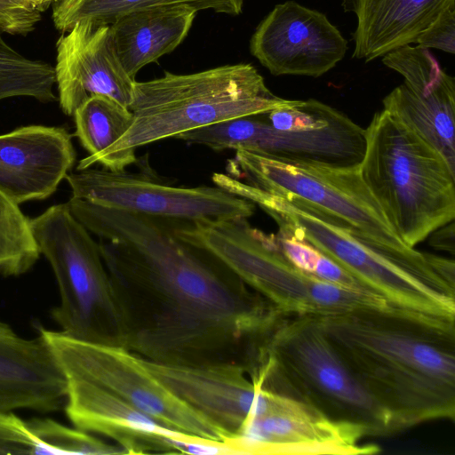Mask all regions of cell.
I'll list each match as a JSON object with an SVG mask.
<instances>
[{
    "mask_svg": "<svg viewBox=\"0 0 455 455\" xmlns=\"http://www.w3.org/2000/svg\"><path fill=\"white\" fill-rule=\"evenodd\" d=\"M68 204L99 237L125 348L159 363L254 371L281 313L273 304L213 253L178 235L176 220L74 197Z\"/></svg>",
    "mask_w": 455,
    "mask_h": 455,
    "instance_id": "1",
    "label": "cell"
},
{
    "mask_svg": "<svg viewBox=\"0 0 455 455\" xmlns=\"http://www.w3.org/2000/svg\"><path fill=\"white\" fill-rule=\"evenodd\" d=\"M400 431L455 415V321L391 305L316 315Z\"/></svg>",
    "mask_w": 455,
    "mask_h": 455,
    "instance_id": "2",
    "label": "cell"
},
{
    "mask_svg": "<svg viewBox=\"0 0 455 455\" xmlns=\"http://www.w3.org/2000/svg\"><path fill=\"white\" fill-rule=\"evenodd\" d=\"M213 183L258 205L279 233L312 245L391 306L455 320L453 259L386 245L297 196L267 192L228 173H215Z\"/></svg>",
    "mask_w": 455,
    "mask_h": 455,
    "instance_id": "3",
    "label": "cell"
},
{
    "mask_svg": "<svg viewBox=\"0 0 455 455\" xmlns=\"http://www.w3.org/2000/svg\"><path fill=\"white\" fill-rule=\"evenodd\" d=\"M291 101L274 94L247 63L186 75L166 71L159 78L135 81L131 127L102 153L80 160L76 170L98 164L123 172L138 162V148L235 117L265 114Z\"/></svg>",
    "mask_w": 455,
    "mask_h": 455,
    "instance_id": "4",
    "label": "cell"
},
{
    "mask_svg": "<svg viewBox=\"0 0 455 455\" xmlns=\"http://www.w3.org/2000/svg\"><path fill=\"white\" fill-rule=\"evenodd\" d=\"M249 378L363 435L400 431L335 348L316 315L280 313Z\"/></svg>",
    "mask_w": 455,
    "mask_h": 455,
    "instance_id": "5",
    "label": "cell"
},
{
    "mask_svg": "<svg viewBox=\"0 0 455 455\" xmlns=\"http://www.w3.org/2000/svg\"><path fill=\"white\" fill-rule=\"evenodd\" d=\"M365 132L362 180L409 247L454 220L455 172L431 145L390 112H376Z\"/></svg>",
    "mask_w": 455,
    "mask_h": 455,
    "instance_id": "6",
    "label": "cell"
},
{
    "mask_svg": "<svg viewBox=\"0 0 455 455\" xmlns=\"http://www.w3.org/2000/svg\"><path fill=\"white\" fill-rule=\"evenodd\" d=\"M40 253L56 277L60 301L52 317L65 335L124 347V332L98 242L67 203L30 219ZM125 348V347H124Z\"/></svg>",
    "mask_w": 455,
    "mask_h": 455,
    "instance_id": "7",
    "label": "cell"
},
{
    "mask_svg": "<svg viewBox=\"0 0 455 455\" xmlns=\"http://www.w3.org/2000/svg\"><path fill=\"white\" fill-rule=\"evenodd\" d=\"M39 335L64 377L100 387L172 431L209 443L232 440L228 432L172 392L131 350L79 340L43 327Z\"/></svg>",
    "mask_w": 455,
    "mask_h": 455,
    "instance_id": "8",
    "label": "cell"
},
{
    "mask_svg": "<svg viewBox=\"0 0 455 455\" xmlns=\"http://www.w3.org/2000/svg\"><path fill=\"white\" fill-rule=\"evenodd\" d=\"M228 174L262 190L297 196L386 245L407 249L363 182L359 165L291 163L246 150L228 159Z\"/></svg>",
    "mask_w": 455,
    "mask_h": 455,
    "instance_id": "9",
    "label": "cell"
},
{
    "mask_svg": "<svg viewBox=\"0 0 455 455\" xmlns=\"http://www.w3.org/2000/svg\"><path fill=\"white\" fill-rule=\"evenodd\" d=\"M72 196L105 208L185 221L251 217L256 205L218 186L173 187L147 174L89 167L66 176Z\"/></svg>",
    "mask_w": 455,
    "mask_h": 455,
    "instance_id": "10",
    "label": "cell"
},
{
    "mask_svg": "<svg viewBox=\"0 0 455 455\" xmlns=\"http://www.w3.org/2000/svg\"><path fill=\"white\" fill-rule=\"evenodd\" d=\"M179 235L213 253L278 311L299 314L307 307L309 275L287 259L275 235L251 227L248 219L188 222Z\"/></svg>",
    "mask_w": 455,
    "mask_h": 455,
    "instance_id": "11",
    "label": "cell"
},
{
    "mask_svg": "<svg viewBox=\"0 0 455 455\" xmlns=\"http://www.w3.org/2000/svg\"><path fill=\"white\" fill-rule=\"evenodd\" d=\"M176 139L215 151L246 150L291 163L358 166L365 149L364 129L346 116L324 128L275 129L265 114L235 117L181 133Z\"/></svg>",
    "mask_w": 455,
    "mask_h": 455,
    "instance_id": "12",
    "label": "cell"
},
{
    "mask_svg": "<svg viewBox=\"0 0 455 455\" xmlns=\"http://www.w3.org/2000/svg\"><path fill=\"white\" fill-rule=\"evenodd\" d=\"M347 50V40L323 13L295 1L276 4L250 41L251 53L274 76L319 77Z\"/></svg>",
    "mask_w": 455,
    "mask_h": 455,
    "instance_id": "13",
    "label": "cell"
},
{
    "mask_svg": "<svg viewBox=\"0 0 455 455\" xmlns=\"http://www.w3.org/2000/svg\"><path fill=\"white\" fill-rule=\"evenodd\" d=\"M144 363L172 392L228 432L232 440L248 419L270 412L284 398L252 382L239 366L173 365L147 359Z\"/></svg>",
    "mask_w": 455,
    "mask_h": 455,
    "instance_id": "14",
    "label": "cell"
},
{
    "mask_svg": "<svg viewBox=\"0 0 455 455\" xmlns=\"http://www.w3.org/2000/svg\"><path fill=\"white\" fill-rule=\"evenodd\" d=\"M60 108L73 116L93 95H104L129 108L134 79L120 64L110 25L90 20L76 22L56 43L53 67Z\"/></svg>",
    "mask_w": 455,
    "mask_h": 455,
    "instance_id": "15",
    "label": "cell"
},
{
    "mask_svg": "<svg viewBox=\"0 0 455 455\" xmlns=\"http://www.w3.org/2000/svg\"><path fill=\"white\" fill-rule=\"evenodd\" d=\"M76 158L64 127L32 124L0 134V191L19 205L48 198Z\"/></svg>",
    "mask_w": 455,
    "mask_h": 455,
    "instance_id": "16",
    "label": "cell"
},
{
    "mask_svg": "<svg viewBox=\"0 0 455 455\" xmlns=\"http://www.w3.org/2000/svg\"><path fill=\"white\" fill-rule=\"evenodd\" d=\"M65 411L75 427L108 437L124 453H178L171 438L199 440L172 431L89 381L64 377ZM203 441V440H202Z\"/></svg>",
    "mask_w": 455,
    "mask_h": 455,
    "instance_id": "17",
    "label": "cell"
},
{
    "mask_svg": "<svg viewBox=\"0 0 455 455\" xmlns=\"http://www.w3.org/2000/svg\"><path fill=\"white\" fill-rule=\"evenodd\" d=\"M65 378L44 339H28L0 320V411L59 410Z\"/></svg>",
    "mask_w": 455,
    "mask_h": 455,
    "instance_id": "18",
    "label": "cell"
},
{
    "mask_svg": "<svg viewBox=\"0 0 455 455\" xmlns=\"http://www.w3.org/2000/svg\"><path fill=\"white\" fill-rule=\"evenodd\" d=\"M355 14L353 57L365 62L415 43L455 0H347Z\"/></svg>",
    "mask_w": 455,
    "mask_h": 455,
    "instance_id": "19",
    "label": "cell"
},
{
    "mask_svg": "<svg viewBox=\"0 0 455 455\" xmlns=\"http://www.w3.org/2000/svg\"><path fill=\"white\" fill-rule=\"evenodd\" d=\"M197 11L187 5L139 9L117 17L110 25L116 55L135 80L146 65L173 51L188 36Z\"/></svg>",
    "mask_w": 455,
    "mask_h": 455,
    "instance_id": "20",
    "label": "cell"
},
{
    "mask_svg": "<svg viewBox=\"0 0 455 455\" xmlns=\"http://www.w3.org/2000/svg\"><path fill=\"white\" fill-rule=\"evenodd\" d=\"M383 109L436 149L455 172V84L427 91L403 83L383 99Z\"/></svg>",
    "mask_w": 455,
    "mask_h": 455,
    "instance_id": "21",
    "label": "cell"
},
{
    "mask_svg": "<svg viewBox=\"0 0 455 455\" xmlns=\"http://www.w3.org/2000/svg\"><path fill=\"white\" fill-rule=\"evenodd\" d=\"M167 5H187L197 12L212 10L235 16L242 12L243 0H54L52 17L55 28L64 33L83 20L111 24L125 12Z\"/></svg>",
    "mask_w": 455,
    "mask_h": 455,
    "instance_id": "22",
    "label": "cell"
},
{
    "mask_svg": "<svg viewBox=\"0 0 455 455\" xmlns=\"http://www.w3.org/2000/svg\"><path fill=\"white\" fill-rule=\"evenodd\" d=\"M75 136L81 145L96 156L116 143L131 127L133 115L129 108L112 98L93 95L73 115Z\"/></svg>",
    "mask_w": 455,
    "mask_h": 455,
    "instance_id": "23",
    "label": "cell"
},
{
    "mask_svg": "<svg viewBox=\"0 0 455 455\" xmlns=\"http://www.w3.org/2000/svg\"><path fill=\"white\" fill-rule=\"evenodd\" d=\"M4 34L0 28V100L25 97L47 103L58 100L53 66L21 54Z\"/></svg>",
    "mask_w": 455,
    "mask_h": 455,
    "instance_id": "24",
    "label": "cell"
},
{
    "mask_svg": "<svg viewBox=\"0 0 455 455\" xmlns=\"http://www.w3.org/2000/svg\"><path fill=\"white\" fill-rule=\"evenodd\" d=\"M39 255L30 219L0 191V272L22 275L35 265Z\"/></svg>",
    "mask_w": 455,
    "mask_h": 455,
    "instance_id": "25",
    "label": "cell"
},
{
    "mask_svg": "<svg viewBox=\"0 0 455 455\" xmlns=\"http://www.w3.org/2000/svg\"><path fill=\"white\" fill-rule=\"evenodd\" d=\"M55 420H24L13 411H0V454H55Z\"/></svg>",
    "mask_w": 455,
    "mask_h": 455,
    "instance_id": "26",
    "label": "cell"
},
{
    "mask_svg": "<svg viewBox=\"0 0 455 455\" xmlns=\"http://www.w3.org/2000/svg\"><path fill=\"white\" fill-rule=\"evenodd\" d=\"M269 124L281 131H308L324 128L343 120L344 113L315 99L295 100L265 113Z\"/></svg>",
    "mask_w": 455,
    "mask_h": 455,
    "instance_id": "27",
    "label": "cell"
},
{
    "mask_svg": "<svg viewBox=\"0 0 455 455\" xmlns=\"http://www.w3.org/2000/svg\"><path fill=\"white\" fill-rule=\"evenodd\" d=\"M41 18V12L28 0H0V28L4 33L27 36Z\"/></svg>",
    "mask_w": 455,
    "mask_h": 455,
    "instance_id": "28",
    "label": "cell"
},
{
    "mask_svg": "<svg viewBox=\"0 0 455 455\" xmlns=\"http://www.w3.org/2000/svg\"><path fill=\"white\" fill-rule=\"evenodd\" d=\"M419 46L455 52V3L447 6L434 22L418 37Z\"/></svg>",
    "mask_w": 455,
    "mask_h": 455,
    "instance_id": "29",
    "label": "cell"
},
{
    "mask_svg": "<svg viewBox=\"0 0 455 455\" xmlns=\"http://www.w3.org/2000/svg\"><path fill=\"white\" fill-rule=\"evenodd\" d=\"M429 244L439 251H448L451 254L455 250L454 220L451 221L435 231L429 235Z\"/></svg>",
    "mask_w": 455,
    "mask_h": 455,
    "instance_id": "30",
    "label": "cell"
},
{
    "mask_svg": "<svg viewBox=\"0 0 455 455\" xmlns=\"http://www.w3.org/2000/svg\"><path fill=\"white\" fill-rule=\"evenodd\" d=\"M40 12L46 11L54 0H28Z\"/></svg>",
    "mask_w": 455,
    "mask_h": 455,
    "instance_id": "31",
    "label": "cell"
}]
</instances>
